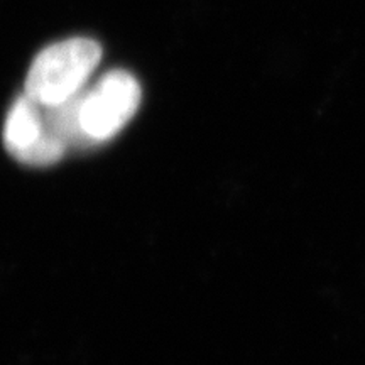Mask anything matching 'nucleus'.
Segmentation results:
<instances>
[{"mask_svg": "<svg viewBox=\"0 0 365 365\" xmlns=\"http://www.w3.org/2000/svg\"><path fill=\"white\" fill-rule=\"evenodd\" d=\"M102 46L90 38H70L44 48L31 63L26 95L53 107L78 95L97 70Z\"/></svg>", "mask_w": 365, "mask_h": 365, "instance_id": "1", "label": "nucleus"}, {"mask_svg": "<svg viewBox=\"0 0 365 365\" xmlns=\"http://www.w3.org/2000/svg\"><path fill=\"white\" fill-rule=\"evenodd\" d=\"M140 85L129 71L112 70L76 95V120L83 149L110 140L132 120L140 105Z\"/></svg>", "mask_w": 365, "mask_h": 365, "instance_id": "2", "label": "nucleus"}, {"mask_svg": "<svg viewBox=\"0 0 365 365\" xmlns=\"http://www.w3.org/2000/svg\"><path fill=\"white\" fill-rule=\"evenodd\" d=\"M4 145L14 159L36 168L56 164L68 150L49 127L43 105L26 93L14 102L7 113Z\"/></svg>", "mask_w": 365, "mask_h": 365, "instance_id": "3", "label": "nucleus"}]
</instances>
